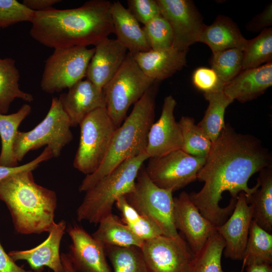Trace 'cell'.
I'll return each instance as SVG.
<instances>
[{"label": "cell", "instance_id": "cell-1", "mask_svg": "<svg viewBox=\"0 0 272 272\" xmlns=\"http://www.w3.org/2000/svg\"><path fill=\"white\" fill-rule=\"evenodd\" d=\"M271 165V156L255 137L237 133L226 124L212 143L196 180L204 182L197 192L189 194L200 214L215 227L232 213L239 193L249 197L259 186H248L255 173Z\"/></svg>", "mask_w": 272, "mask_h": 272}, {"label": "cell", "instance_id": "cell-2", "mask_svg": "<svg viewBox=\"0 0 272 272\" xmlns=\"http://www.w3.org/2000/svg\"><path fill=\"white\" fill-rule=\"evenodd\" d=\"M111 5L108 1L90 0L77 8L35 12L30 35L54 49L95 47L114 33Z\"/></svg>", "mask_w": 272, "mask_h": 272}, {"label": "cell", "instance_id": "cell-3", "mask_svg": "<svg viewBox=\"0 0 272 272\" xmlns=\"http://www.w3.org/2000/svg\"><path fill=\"white\" fill-rule=\"evenodd\" d=\"M0 199L10 211L19 234L48 232L55 223L56 193L37 184L31 170L13 173L0 181Z\"/></svg>", "mask_w": 272, "mask_h": 272}, {"label": "cell", "instance_id": "cell-4", "mask_svg": "<svg viewBox=\"0 0 272 272\" xmlns=\"http://www.w3.org/2000/svg\"><path fill=\"white\" fill-rule=\"evenodd\" d=\"M158 83H153L134 104L123 123L116 128L102 163L95 172L83 180L79 187L80 192L90 189L123 162L145 152L148 133L154 120Z\"/></svg>", "mask_w": 272, "mask_h": 272}, {"label": "cell", "instance_id": "cell-5", "mask_svg": "<svg viewBox=\"0 0 272 272\" xmlns=\"http://www.w3.org/2000/svg\"><path fill=\"white\" fill-rule=\"evenodd\" d=\"M149 158L144 152L127 160L86 191L77 210V220L97 224L112 213L116 200L133 190L138 174Z\"/></svg>", "mask_w": 272, "mask_h": 272}, {"label": "cell", "instance_id": "cell-6", "mask_svg": "<svg viewBox=\"0 0 272 272\" xmlns=\"http://www.w3.org/2000/svg\"><path fill=\"white\" fill-rule=\"evenodd\" d=\"M71 122L58 98L53 97L43 120L28 131H18L13 144V153L18 162L29 151L46 145L53 157L59 156L62 149L73 140Z\"/></svg>", "mask_w": 272, "mask_h": 272}, {"label": "cell", "instance_id": "cell-7", "mask_svg": "<svg viewBox=\"0 0 272 272\" xmlns=\"http://www.w3.org/2000/svg\"><path fill=\"white\" fill-rule=\"evenodd\" d=\"M156 82L142 71L127 53L119 69L103 88L107 111L116 127L125 119L127 110Z\"/></svg>", "mask_w": 272, "mask_h": 272}, {"label": "cell", "instance_id": "cell-8", "mask_svg": "<svg viewBox=\"0 0 272 272\" xmlns=\"http://www.w3.org/2000/svg\"><path fill=\"white\" fill-rule=\"evenodd\" d=\"M173 192L157 186L142 167L133 190L125 197L138 212L155 223L164 236L182 240L174 224Z\"/></svg>", "mask_w": 272, "mask_h": 272}, {"label": "cell", "instance_id": "cell-9", "mask_svg": "<svg viewBox=\"0 0 272 272\" xmlns=\"http://www.w3.org/2000/svg\"><path fill=\"white\" fill-rule=\"evenodd\" d=\"M79 125L80 142L73 166L87 175L95 172L102 163L117 127L106 107L89 113Z\"/></svg>", "mask_w": 272, "mask_h": 272}, {"label": "cell", "instance_id": "cell-10", "mask_svg": "<svg viewBox=\"0 0 272 272\" xmlns=\"http://www.w3.org/2000/svg\"><path fill=\"white\" fill-rule=\"evenodd\" d=\"M95 50V47L86 46L54 49L45 62L42 90L49 94L59 92L83 80Z\"/></svg>", "mask_w": 272, "mask_h": 272}, {"label": "cell", "instance_id": "cell-11", "mask_svg": "<svg viewBox=\"0 0 272 272\" xmlns=\"http://www.w3.org/2000/svg\"><path fill=\"white\" fill-rule=\"evenodd\" d=\"M206 158L192 156L179 149L161 157L149 158L145 169L157 186L174 192L196 180Z\"/></svg>", "mask_w": 272, "mask_h": 272}, {"label": "cell", "instance_id": "cell-12", "mask_svg": "<svg viewBox=\"0 0 272 272\" xmlns=\"http://www.w3.org/2000/svg\"><path fill=\"white\" fill-rule=\"evenodd\" d=\"M148 272H191L193 254L183 239L160 235L141 248Z\"/></svg>", "mask_w": 272, "mask_h": 272}, {"label": "cell", "instance_id": "cell-13", "mask_svg": "<svg viewBox=\"0 0 272 272\" xmlns=\"http://www.w3.org/2000/svg\"><path fill=\"white\" fill-rule=\"evenodd\" d=\"M160 15L169 24L173 35L172 47L181 51L197 42L205 24L192 2L156 0Z\"/></svg>", "mask_w": 272, "mask_h": 272}, {"label": "cell", "instance_id": "cell-14", "mask_svg": "<svg viewBox=\"0 0 272 272\" xmlns=\"http://www.w3.org/2000/svg\"><path fill=\"white\" fill-rule=\"evenodd\" d=\"M175 227L185 236L193 254L203 247L216 227L199 212L186 191L174 197Z\"/></svg>", "mask_w": 272, "mask_h": 272}, {"label": "cell", "instance_id": "cell-15", "mask_svg": "<svg viewBox=\"0 0 272 272\" xmlns=\"http://www.w3.org/2000/svg\"><path fill=\"white\" fill-rule=\"evenodd\" d=\"M177 102L171 95L164 100L158 120L152 125L148 136L145 152L149 157H159L181 149L183 141L181 129L174 111Z\"/></svg>", "mask_w": 272, "mask_h": 272}, {"label": "cell", "instance_id": "cell-16", "mask_svg": "<svg viewBox=\"0 0 272 272\" xmlns=\"http://www.w3.org/2000/svg\"><path fill=\"white\" fill-rule=\"evenodd\" d=\"M252 207L247 202L244 192L239 193L232 213L216 230L225 242L224 256L233 260H242L252 220Z\"/></svg>", "mask_w": 272, "mask_h": 272}, {"label": "cell", "instance_id": "cell-17", "mask_svg": "<svg viewBox=\"0 0 272 272\" xmlns=\"http://www.w3.org/2000/svg\"><path fill=\"white\" fill-rule=\"evenodd\" d=\"M66 231L72 240L67 254L78 272H112L102 243L76 224Z\"/></svg>", "mask_w": 272, "mask_h": 272}, {"label": "cell", "instance_id": "cell-18", "mask_svg": "<svg viewBox=\"0 0 272 272\" xmlns=\"http://www.w3.org/2000/svg\"><path fill=\"white\" fill-rule=\"evenodd\" d=\"M66 227L64 220L54 223L48 232V237L41 244L28 250H12L8 254L14 261L26 260L32 270L36 272H42L44 266L48 267L53 272H64L59 247Z\"/></svg>", "mask_w": 272, "mask_h": 272}, {"label": "cell", "instance_id": "cell-19", "mask_svg": "<svg viewBox=\"0 0 272 272\" xmlns=\"http://www.w3.org/2000/svg\"><path fill=\"white\" fill-rule=\"evenodd\" d=\"M58 99L72 127L79 125L83 118L93 110L106 107L103 89L87 79L76 83L67 93L61 94Z\"/></svg>", "mask_w": 272, "mask_h": 272}, {"label": "cell", "instance_id": "cell-20", "mask_svg": "<svg viewBox=\"0 0 272 272\" xmlns=\"http://www.w3.org/2000/svg\"><path fill=\"white\" fill-rule=\"evenodd\" d=\"M95 48L86 77L98 88L103 89L120 67L127 50L116 39L108 38L99 43Z\"/></svg>", "mask_w": 272, "mask_h": 272}, {"label": "cell", "instance_id": "cell-21", "mask_svg": "<svg viewBox=\"0 0 272 272\" xmlns=\"http://www.w3.org/2000/svg\"><path fill=\"white\" fill-rule=\"evenodd\" d=\"M272 85V63L242 70L223 87L224 93L233 101H249L262 94Z\"/></svg>", "mask_w": 272, "mask_h": 272}, {"label": "cell", "instance_id": "cell-22", "mask_svg": "<svg viewBox=\"0 0 272 272\" xmlns=\"http://www.w3.org/2000/svg\"><path fill=\"white\" fill-rule=\"evenodd\" d=\"M187 52L172 46L163 49H151L132 56L146 76L160 82L171 77L186 65Z\"/></svg>", "mask_w": 272, "mask_h": 272}, {"label": "cell", "instance_id": "cell-23", "mask_svg": "<svg viewBox=\"0 0 272 272\" xmlns=\"http://www.w3.org/2000/svg\"><path fill=\"white\" fill-rule=\"evenodd\" d=\"M110 13L116 39L132 56L151 50L139 23L118 1L111 3Z\"/></svg>", "mask_w": 272, "mask_h": 272}, {"label": "cell", "instance_id": "cell-24", "mask_svg": "<svg viewBox=\"0 0 272 272\" xmlns=\"http://www.w3.org/2000/svg\"><path fill=\"white\" fill-rule=\"evenodd\" d=\"M247 40L230 18L219 16L210 25H205L197 42L207 44L214 53L232 48L243 51Z\"/></svg>", "mask_w": 272, "mask_h": 272}, {"label": "cell", "instance_id": "cell-25", "mask_svg": "<svg viewBox=\"0 0 272 272\" xmlns=\"http://www.w3.org/2000/svg\"><path fill=\"white\" fill-rule=\"evenodd\" d=\"M260 172L257 180L259 186L246 198L247 202L252 207V220L262 229L271 233L272 231V166Z\"/></svg>", "mask_w": 272, "mask_h": 272}, {"label": "cell", "instance_id": "cell-26", "mask_svg": "<svg viewBox=\"0 0 272 272\" xmlns=\"http://www.w3.org/2000/svg\"><path fill=\"white\" fill-rule=\"evenodd\" d=\"M92 236L104 246H134L141 249L144 242L112 213L100 221L98 229Z\"/></svg>", "mask_w": 272, "mask_h": 272}, {"label": "cell", "instance_id": "cell-27", "mask_svg": "<svg viewBox=\"0 0 272 272\" xmlns=\"http://www.w3.org/2000/svg\"><path fill=\"white\" fill-rule=\"evenodd\" d=\"M20 74L16 60L11 57H0V113L7 114L11 103L16 99L30 102L32 95L20 89Z\"/></svg>", "mask_w": 272, "mask_h": 272}, {"label": "cell", "instance_id": "cell-28", "mask_svg": "<svg viewBox=\"0 0 272 272\" xmlns=\"http://www.w3.org/2000/svg\"><path fill=\"white\" fill-rule=\"evenodd\" d=\"M31 106L23 104L15 113L4 114L0 113V137L2 148L0 166L14 167L18 166L13 153V144L21 123L31 112Z\"/></svg>", "mask_w": 272, "mask_h": 272}, {"label": "cell", "instance_id": "cell-29", "mask_svg": "<svg viewBox=\"0 0 272 272\" xmlns=\"http://www.w3.org/2000/svg\"><path fill=\"white\" fill-rule=\"evenodd\" d=\"M223 89L204 93L209 105L202 119L197 124L212 143L217 139L224 128L226 109L233 102L224 93Z\"/></svg>", "mask_w": 272, "mask_h": 272}, {"label": "cell", "instance_id": "cell-30", "mask_svg": "<svg viewBox=\"0 0 272 272\" xmlns=\"http://www.w3.org/2000/svg\"><path fill=\"white\" fill-rule=\"evenodd\" d=\"M115 205L120 213L121 221L141 240L144 241L163 235L159 227L132 207L125 196L118 198Z\"/></svg>", "mask_w": 272, "mask_h": 272}, {"label": "cell", "instance_id": "cell-31", "mask_svg": "<svg viewBox=\"0 0 272 272\" xmlns=\"http://www.w3.org/2000/svg\"><path fill=\"white\" fill-rule=\"evenodd\" d=\"M243 268L252 262L272 263V234L251 223L243 257Z\"/></svg>", "mask_w": 272, "mask_h": 272}, {"label": "cell", "instance_id": "cell-32", "mask_svg": "<svg viewBox=\"0 0 272 272\" xmlns=\"http://www.w3.org/2000/svg\"><path fill=\"white\" fill-rule=\"evenodd\" d=\"M225 242L215 230L202 249L193 255L191 272H224L221 264Z\"/></svg>", "mask_w": 272, "mask_h": 272}, {"label": "cell", "instance_id": "cell-33", "mask_svg": "<svg viewBox=\"0 0 272 272\" xmlns=\"http://www.w3.org/2000/svg\"><path fill=\"white\" fill-rule=\"evenodd\" d=\"M178 123L183 141L181 150L192 156L207 157L212 142L195 124L194 119L190 117L182 116Z\"/></svg>", "mask_w": 272, "mask_h": 272}, {"label": "cell", "instance_id": "cell-34", "mask_svg": "<svg viewBox=\"0 0 272 272\" xmlns=\"http://www.w3.org/2000/svg\"><path fill=\"white\" fill-rule=\"evenodd\" d=\"M272 30L264 29L256 37L247 40L243 51L242 70L271 62Z\"/></svg>", "mask_w": 272, "mask_h": 272}, {"label": "cell", "instance_id": "cell-35", "mask_svg": "<svg viewBox=\"0 0 272 272\" xmlns=\"http://www.w3.org/2000/svg\"><path fill=\"white\" fill-rule=\"evenodd\" d=\"M114 272H148L140 248L105 246Z\"/></svg>", "mask_w": 272, "mask_h": 272}, {"label": "cell", "instance_id": "cell-36", "mask_svg": "<svg viewBox=\"0 0 272 272\" xmlns=\"http://www.w3.org/2000/svg\"><path fill=\"white\" fill-rule=\"evenodd\" d=\"M213 54L211 69L224 87L242 70L243 51L232 48Z\"/></svg>", "mask_w": 272, "mask_h": 272}, {"label": "cell", "instance_id": "cell-37", "mask_svg": "<svg viewBox=\"0 0 272 272\" xmlns=\"http://www.w3.org/2000/svg\"><path fill=\"white\" fill-rule=\"evenodd\" d=\"M142 29L151 49H163L172 46L173 35L171 28L161 15L145 24Z\"/></svg>", "mask_w": 272, "mask_h": 272}, {"label": "cell", "instance_id": "cell-38", "mask_svg": "<svg viewBox=\"0 0 272 272\" xmlns=\"http://www.w3.org/2000/svg\"><path fill=\"white\" fill-rule=\"evenodd\" d=\"M34 12L16 0H0V28L20 22L31 23Z\"/></svg>", "mask_w": 272, "mask_h": 272}, {"label": "cell", "instance_id": "cell-39", "mask_svg": "<svg viewBox=\"0 0 272 272\" xmlns=\"http://www.w3.org/2000/svg\"><path fill=\"white\" fill-rule=\"evenodd\" d=\"M128 10L144 25L160 15L156 0H128Z\"/></svg>", "mask_w": 272, "mask_h": 272}, {"label": "cell", "instance_id": "cell-40", "mask_svg": "<svg viewBox=\"0 0 272 272\" xmlns=\"http://www.w3.org/2000/svg\"><path fill=\"white\" fill-rule=\"evenodd\" d=\"M192 81L194 86L204 93L223 89L218 77L212 69L201 67L193 73Z\"/></svg>", "mask_w": 272, "mask_h": 272}, {"label": "cell", "instance_id": "cell-41", "mask_svg": "<svg viewBox=\"0 0 272 272\" xmlns=\"http://www.w3.org/2000/svg\"><path fill=\"white\" fill-rule=\"evenodd\" d=\"M52 157L51 149L48 146H46L40 155L29 163L14 167L0 166V181L16 172L28 170L33 171L37 168L41 162Z\"/></svg>", "mask_w": 272, "mask_h": 272}, {"label": "cell", "instance_id": "cell-42", "mask_svg": "<svg viewBox=\"0 0 272 272\" xmlns=\"http://www.w3.org/2000/svg\"><path fill=\"white\" fill-rule=\"evenodd\" d=\"M0 272H36L25 270L16 264L13 259L6 252L0 242Z\"/></svg>", "mask_w": 272, "mask_h": 272}, {"label": "cell", "instance_id": "cell-43", "mask_svg": "<svg viewBox=\"0 0 272 272\" xmlns=\"http://www.w3.org/2000/svg\"><path fill=\"white\" fill-rule=\"evenodd\" d=\"M61 0H23L22 4L34 12H43L52 8L54 4Z\"/></svg>", "mask_w": 272, "mask_h": 272}, {"label": "cell", "instance_id": "cell-44", "mask_svg": "<svg viewBox=\"0 0 272 272\" xmlns=\"http://www.w3.org/2000/svg\"><path fill=\"white\" fill-rule=\"evenodd\" d=\"M246 266V272H272L271 264L267 262H252Z\"/></svg>", "mask_w": 272, "mask_h": 272}, {"label": "cell", "instance_id": "cell-45", "mask_svg": "<svg viewBox=\"0 0 272 272\" xmlns=\"http://www.w3.org/2000/svg\"><path fill=\"white\" fill-rule=\"evenodd\" d=\"M271 5H270L259 15L257 21L258 22L257 27L260 28L271 24Z\"/></svg>", "mask_w": 272, "mask_h": 272}, {"label": "cell", "instance_id": "cell-46", "mask_svg": "<svg viewBox=\"0 0 272 272\" xmlns=\"http://www.w3.org/2000/svg\"><path fill=\"white\" fill-rule=\"evenodd\" d=\"M60 258L64 272H78L73 266L67 253H61Z\"/></svg>", "mask_w": 272, "mask_h": 272}, {"label": "cell", "instance_id": "cell-47", "mask_svg": "<svg viewBox=\"0 0 272 272\" xmlns=\"http://www.w3.org/2000/svg\"><path fill=\"white\" fill-rule=\"evenodd\" d=\"M0 29H1V28H0Z\"/></svg>", "mask_w": 272, "mask_h": 272}]
</instances>
